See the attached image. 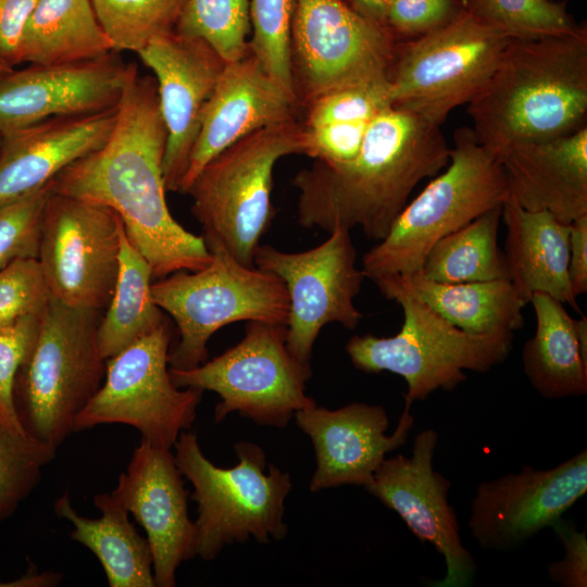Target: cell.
<instances>
[{
  "instance_id": "1",
  "label": "cell",
  "mask_w": 587,
  "mask_h": 587,
  "mask_svg": "<svg viewBox=\"0 0 587 587\" xmlns=\"http://www.w3.org/2000/svg\"><path fill=\"white\" fill-rule=\"evenodd\" d=\"M166 138L155 79L139 75L132 63L109 139L50 183L52 192L113 210L130 243L149 263L153 279L197 271L212 259L203 237L185 229L168 210L163 175Z\"/></svg>"
},
{
  "instance_id": "2",
  "label": "cell",
  "mask_w": 587,
  "mask_h": 587,
  "mask_svg": "<svg viewBox=\"0 0 587 587\" xmlns=\"http://www.w3.org/2000/svg\"><path fill=\"white\" fill-rule=\"evenodd\" d=\"M449 154L440 126L388 107L371 123L352 160L339 164L314 160L295 175L299 223L327 232L360 227L367 238L379 241L415 186L445 168Z\"/></svg>"
},
{
  "instance_id": "3",
  "label": "cell",
  "mask_w": 587,
  "mask_h": 587,
  "mask_svg": "<svg viewBox=\"0 0 587 587\" xmlns=\"http://www.w3.org/2000/svg\"><path fill=\"white\" fill-rule=\"evenodd\" d=\"M467 113L477 140L495 154L587 126L586 26L571 35L511 39Z\"/></svg>"
},
{
  "instance_id": "4",
  "label": "cell",
  "mask_w": 587,
  "mask_h": 587,
  "mask_svg": "<svg viewBox=\"0 0 587 587\" xmlns=\"http://www.w3.org/2000/svg\"><path fill=\"white\" fill-rule=\"evenodd\" d=\"M374 283L402 308V326L389 337L355 335L346 352L364 373L390 372L403 377L404 405L423 401L438 389L452 391L466 380L465 371L485 373L508 358L514 333H466L422 302L398 276Z\"/></svg>"
},
{
  "instance_id": "5",
  "label": "cell",
  "mask_w": 587,
  "mask_h": 587,
  "mask_svg": "<svg viewBox=\"0 0 587 587\" xmlns=\"http://www.w3.org/2000/svg\"><path fill=\"white\" fill-rule=\"evenodd\" d=\"M102 313L52 298L40 313L13 389L20 423L34 438L58 448L102 385L107 364L98 344Z\"/></svg>"
},
{
  "instance_id": "6",
  "label": "cell",
  "mask_w": 587,
  "mask_h": 587,
  "mask_svg": "<svg viewBox=\"0 0 587 587\" xmlns=\"http://www.w3.org/2000/svg\"><path fill=\"white\" fill-rule=\"evenodd\" d=\"M448 166L410 202L386 236L362 258L361 270L373 282L420 272L429 248L508 197L497 154L483 146L473 128L453 135Z\"/></svg>"
},
{
  "instance_id": "7",
  "label": "cell",
  "mask_w": 587,
  "mask_h": 587,
  "mask_svg": "<svg viewBox=\"0 0 587 587\" xmlns=\"http://www.w3.org/2000/svg\"><path fill=\"white\" fill-rule=\"evenodd\" d=\"M211 262L152 283L155 304L175 322L179 339L170 348L168 366L196 367L208 359V342L223 326L258 321L286 326L289 296L275 274L241 264L215 237L201 235Z\"/></svg>"
},
{
  "instance_id": "8",
  "label": "cell",
  "mask_w": 587,
  "mask_h": 587,
  "mask_svg": "<svg viewBox=\"0 0 587 587\" xmlns=\"http://www.w3.org/2000/svg\"><path fill=\"white\" fill-rule=\"evenodd\" d=\"M176 464L192 486L197 503V557L210 561L234 542L282 540L285 499L291 490L290 475L270 464L261 447L237 442L235 466L214 465L202 452L196 434L184 430L174 445Z\"/></svg>"
},
{
  "instance_id": "9",
  "label": "cell",
  "mask_w": 587,
  "mask_h": 587,
  "mask_svg": "<svg viewBox=\"0 0 587 587\" xmlns=\"http://www.w3.org/2000/svg\"><path fill=\"white\" fill-rule=\"evenodd\" d=\"M290 154H304L303 125L296 118L236 141L211 159L186 191L202 235L217 238L246 266H254V253L274 216V166Z\"/></svg>"
},
{
  "instance_id": "10",
  "label": "cell",
  "mask_w": 587,
  "mask_h": 587,
  "mask_svg": "<svg viewBox=\"0 0 587 587\" xmlns=\"http://www.w3.org/2000/svg\"><path fill=\"white\" fill-rule=\"evenodd\" d=\"M510 41L466 9L430 34L399 41L388 77L391 107L440 126L482 89Z\"/></svg>"
},
{
  "instance_id": "11",
  "label": "cell",
  "mask_w": 587,
  "mask_h": 587,
  "mask_svg": "<svg viewBox=\"0 0 587 587\" xmlns=\"http://www.w3.org/2000/svg\"><path fill=\"white\" fill-rule=\"evenodd\" d=\"M168 371L179 388L220 396L217 423L237 412L259 425L284 428L297 411L316 404L305 394L312 369L290 353L283 325L249 321L243 338L218 357L189 370Z\"/></svg>"
},
{
  "instance_id": "12",
  "label": "cell",
  "mask_w": 587,
  "mask_h": 587,
  "mask_svg": "<svg viewBox=\"0 0 587 587\" xmlns=\"http://www.w3.org/2000/svg\"><path fill=\"white\" fill-rule=\"evenodd\" d=\"M167 322L107 360L102 385L73 424V432L103 424L136 428L149 444L173 449L197 416L202 390L179 388L168 371Z\"/></svg>"
},
{
  "instance_id": "13",
  "label": "cell",
  "mask_w": 587,
  "mask_h": 587,
  "mask_svg": "<svg viewBox=\"0 0 587 587\" xmlns=\"http://www.w3.org/2000/svg\"><path fill=\"white\" fill-rule=\"evenodd\" d=\"M399 41L346 0H296L291 71L298 101L388 79Z\"/></svg>"
},
{
  "instance_id": "14",
  "label": "cell",
  "mask_w": 587,
  "mask_h": 587,
  "mask_svg": "<svg viewBox=\"0 0 587 587\" xmlns=\"http://www.w3.org/2000/svg\"><path fill=\"white\" fill-rule=\"evenodd\" d=\"M122 228L110 208L50 190L37 260L51 298L104 311L118 275Z\"/></svg>"
},
{
  "instance_id": "15",
  "label": "cell",
  "mask_w": 587,
  "mask_h": 587,
  "mask_svg": "<svg viewBox=\"0 0 587 587\" xmlns=\"http://www.w3.org/2000/svg\"><path fill=\"white\" fill-rule=\"evenodd\" d=\"M253 263L286 286L290 304L286 344L302 365L311 367L314 342L326 324L354 329L362 320L354 298L365 276L357 266L350 229L336 227L324 242L301 252L259 246Z\"/></svg>"
},
{
  "instance_id": "16",
  "label": "cell",
  "mask_w": 587,
  "mask_h": 587,
  "mask_svg": "<svg viewBox=\"0 0 587 587\" xmlns=\"http://www.w3.org/2000/svg\"><path fill=\"white\" fill-rule=\"evenodd\" d=\"M438 438L433 428L417 433L412 454L385 458L364 488L395 511L419 540L432 544L442 555L446 574L432 586L466 587L477 564L462 542L457 513L448 501L451 483L433 465Z\"/></svg>"
},
{
  "instance_id": "17",
  "label": "cell",
  "mask_w": 587,
  "mask_h": 587,
  "mask_svg": "<svg viewBox=\"0 0 587 587\" xmlns=\"http://www.w3.org/2000/svg\"><path fill=\"white\" fill-rule=\"evenodd\" d=\"M586 492V449L551 469L524 465L476 486L467 529L484 550L514 549L551 527Z\"/></svg>"
},
{
  "instance_id": "18",
  "label": "cell",
  "mask_w": 587,
  "mask_h": 587,
  "mask_svg": "<svg viewBox=\"0 0 587 587\" xmlns=\"http://www.w3.org/2000/svg\"><path fill=\"white\" fill-rule=\"evenodd\" d=\"M116 53L70 64H30L1 76L0 135L53 117L116 109L132 68Z\"/></svg>"
},
{
  "instance_id": "19",
  "label": "cell",
  "mask_w": 587,
  "mask_h": 587,
  "mask_svg": "<svg viewBox=\"0 0 587 587\" xmlns=\"http://www.w3.org/2000/svg\"><path fill=\"white\" fill-rule=\"evenodd\" d=\"M111 495L146 532L155 587H174L179 565L197 557V532L172 449L141 439Z\"/></svg>"
},
{
  "instance_id": "20",
  "label": "cell",
  "mask_w": 587,
  "mask_h": 587,
  "mask_svg": "<svg viewBox=\"0 0 587 587\" xmlns=\"http://www.w3.org/2000/svg\"><path fill=\"white\" fill-rule=\"evenodd\" d=\"M154 75L167 138L163 175L167 191H179L197 140L203 109L226 62L204 40L174 30L137 52Z\"/></svg>"
},
{
  "instance_id": "21",
  "label": "cell",
  "mask_w": 587,
  "mask_h": 587,
  "mask_svg": "<svg viewBox=\"0 0 587 587\" xmlns=\"http://www.w3.org/2000/svg\"><path fill=\"white\" fill-rule=\"evenodd\" d=\"M410 409L404 405L390 436L383 405L351 402L330 410L315 404L297 411L296 424L310 437L315 451L310 490L370 484L386 454L405 444L414 423Z\"/></svg>"
},
{
  "instance_id": "22",
  "label": "cell",
  "mask_w": 587,
  "mask_h": 587,
  "mask_svg": "<svg viewBox=\"0 0 587 587\" xmlns=\"http://www.w3.org/2000/svg\"><path fill=\"white\" fill-rule=\"evenodd\" d=\"M298 100L248 53L226 63L207 101L179 191L186 193L204 165L226 148L264 127L295 118Z\"/></svg>"
},
{
  "instance_id": "23",
  "label": "cell",
  "mask_w": 587,
  "mask_h": 587,
  "mask_svg": "<svg viewBox=\"0 0 587 587\" xmlns=\"http://www.w3.org/2000/svg\"><path fill=\"white\" fill-rule=\"evenodd\" d=\"M117 108L91 115L53 117L2 136L0 205L29 195L109 139Z\"/></svg>"
},
{
  "instance_id": "24",
  "label": "cell",
  "mask_w": 587,
  "mask_h": 587,
  "mask_svg": "<svg viewBox=\"0 0 587 587\" xmlns=\"http://www.w3.org/2000/svg\"><path fill=\"white\" fill-rule=\"evenodd\" d=\"M498 158L508 197L571 224L587 215V126L566 136L512 145Z\"/></svg>"
},
{
  "instance_id": "25",
  "label": "cell",
  "mask_w": 587,
  "mask_h": 587,
  "mask_svg": "<svg viewBox=\"0 0 587 587\" xmlns=\"http://www.w3.org/2000/svg\"><path fill=\"white\" fill-rule=\"evenodd\" d=\"M501 218L510 282L525 303L542 292L578 311L567 273L571 224L547 211H528L510 197L502 202Z\"/></svg>"
},
{
  "instance_id": "26",
  "label": "cell",
  "mask_w": 587,
  "mask_h": 587,
  "mask_svg": "<svg viewBox=\"0 0 587 587\" xmlns=\"http://www.w3.org/2000/svg\"><path fill=\"white\" fill-rule=\"evenodd\" d=\"M536 330L522 351L523 371L546 399L587 392V317H572L565 304L547 294L532 296Z\"/></svg>"
},
{
  "instance_id": "27",
  "label": "cell",
  "mask_w": 587,
  "mask_h": 587,
  "mask_svg": "<svg viewBox=\"0 0 587 587\" xmlns=\"http://www.w3.org/2000/svg\"><path fill=\"white\" fill-rule=\"evenodd\" d=\"M99 519L80 515L67 491L54 501L55 515L72 525L71 538L100 562L110 587H155L152 553L147 538L129 521V513L110 494H98Z\"/></svg>"
},
{
  "instance_id": "28",
  "label": "cell",
  "mask_w": 587,
  "mask_h": 587,
  "mask_svg": "<svg viewBox=\"0 0 587 587\" xmlns=\"http://www.w3.org/2000/svg\"><path fill=\"white\" fill-rule=\"evenodd\" d=\"M398 277L422 302L466 333H514L524 325L526 303L509 279L449 284L420 272Z\"/></svg>"
},
{
  "instance_id": "29",
  "label": "cell",
  "mask_w": 587,
  "mask_h": 587,
  "mask_svg": "<svg viewBox=\"0 0 587 587\" xmlns=\"http://www.w3.org/2000/svg\"><path fill=\"white\" fill-rule=\"evenodd\" d=\"M114 51L91 0H38L22 39V63L59 65Z\"/></svg>"
},
{
  "instance_id": "30",
  "label": "cell",
  "mask_w": 587,
  "mask_h": 587,
  "mask_svg": "<svg viewBox=\"0 0 587 587\" xmlns=\"http://www.w3.org/2000/svg\"><path fill=\"white\" fill-rule=\"evenodd\" d=\"M152 280L149 263L130 243L123 226L117 279L98 326L99 349L105 360L166 322L152 298Z\"/></svg>"
},
{
  "instance_id": "31",
  "label": "cell",
  "mask_w": 587,
  "mask_h": 587,
  "mask_svg": "<svg viewBox=\"0 0 587 587\" xmlns=\"http://www.w3.org/2000/svg\"><path fill=\"white\" fill-rule=\"evenodd\" d=\"M502 203L438 239L426 253L420 273L438 283L509 279L498 245Z\"/></svg>"
},
{
  "instance_id": "32",
  "label": "cell",
  "mask_w": 587,
  "mask_h": 587,
  "mask_svg": "<svg viewBox=\"0 0 587 587\" xmlns=\"http://www.w3.org/2000/svg\"><path fill=\"white\" fill-rule=\"evenodd\" d=\"M249 0H187L174 32L209 43L230 63L249 51Z\"/></svg>"
},
{
  "instance_id": "33",
  "label": "cell",
  "mask_w": 587,
  "mask_h": 587,
  "mask_svg": "<svg viewBox=\"0 0 587 587\" xmlns=\"http://www.w3.org/2000/svg\"><path fill=\"white\" fill-rule=\"evenodd\" d=\"M187 0H91L114 51L138 52L175 29Z\"/></svg>"
},
{
  "instance_id": "34",
  "label": "cell",
  "mask_w": 587,
  "mask_h": 587,
  "mask_svg": "<svg viewBox=\"0 0 587 587\" xmlns=\"http://www.w3.org/2000/svg\"><path fill=\"white\" fill-rule=\"evenodd\" d=\"M465 9L511 39L529 40L578 33L565 0H467Z\"/></svg>"
},
{
  "instance_id": "35",
  "label": "cell",
  "mask_w": 587,
  "mask_h": 587,
  "mask_svg": "<svg viewBox=\"0 0 587 587\" xmlns=\"http://www.w3.org/2000/svg\"><path fill=\"white\" fill-rule=\"evenodd\" d=\"M57 450L0 424V522L12 516L36 488Z\"/></svg>"
},
{
  "instance_id": "36",
  "label": "cell",
  "mask_w": 587,
  "mask_h": 587,
  "mask_svg": "<svg viewBox=\"0 0 587 587\" xmlns=\"http://www.w3.org/2000/svg\"><path fill=\"white\" fill-rule=\"evenodd\" d=\"M295 9L296 0H250L249 51L265 73L297 99L290 50Z\"/></svg>"
},
{
  "instance_id": "37",
  "label": "cell",
  "mask_w": 587,
  "mask_h": 587,
  "mask_svg": "<svg viewBox=\"0 0 587 587\" xmlns=\"http://www.w3.org/2000/svg\"><path fill=\"white\" fill-rule=\"evenodd\" d=\"M307 127L337 123H372L388 107V79L350 85L328 91L308 103Z\"/></svg>"
},
{
  "instance_id": "38",
  "label": "cell",
  "mask_w": 587,
  "mask_h": 587,
  "mask_svg": "<svg viewBox=\"0 0 587 587\" xmlns=\"http://www.w3.org/2000/svg\"><path fill=\"white\" fill-rule=\"evenodd\" d=\"M50 184L0 205V268L23 258H37L42 210Z\"/></svg>"
},
{
  "instance_id": "39",
  "label": "cell",
  "mask_w": 587,
  "mask_h": 587,
  "mask_svg": "<svg viewBox=\"0 0 587 587\" xmlns=\"http://www.w3.org/2000/svg\"><path fill=\"white\" fill-rule=\"evenodd\" d=\"M49 292L37 258H23L0 268V326L39 315Z\"/></svg>"
},
{
  "instance_id": "40",
  "label": "cell",
  "mask_w": 587,
  "mask_h": 587,
  "mask_svg": "<svg viewBox=\"0 0 587 587\" xmlns=\"http://www.w3.org/2000/svg\"><path fill=\"white\" fill-rule=\"evenodd\" d=\"M39 315L0 326V424L16 432L25 430L15 410L14 382L36 337Z\"/></svg>"
},
{
  "instance_id": "41",
  "label": "cell",
  "mask_w": 587,
  "mask_h": 587,
  "mask_svg": "<svg viewBox=\"0 0 587 587\" xmlns=\"http://www.w3.org/2000/svg\"><path fill=\"white\" fill-rule=\"evenodd\" d=\"M464 10L460 0H390L384 26L397 41L412 40L446 26Z\"/></svg>"
},
{
  "instance_id": "42",
  "label": "cell",
  "mask_w": 587,
  "mask_h": 587,
  "mask_svg": "<svg viewBox=\"0 0 587 587\" xmlns=\"http://www.w3.org/2000/svg\"><path fill=\"white\" fill-rule=\"evenodd\" d=\"M370 125L366 122L303 125L304 155L332 164L348 162L359 152Z\"/></svg>"
},
{
  "instance_id": "43",
  "label": "cell",
  "mask_w": 587,
  "mask_h": 587,
  "mask_svg": "<svg viewBox=\"0 0 587 587\" xmlns=\"http://www.w3.org/2000/svg\"><path fill=\"white\" fill-rule=\"evenodd\" d=\"M562 542L565 554L562 560L549 563L548 576L562 587L587 586V537L573 523L559 519L552 526Z\"/></svg>"
},
{
  "instance_id": "44",
  "label": "cell",
  "mask_w": 587,
  "mask_h": 587,
  "mask_svg": "<svg viewBox=\"0 0 587 587\" xmlns=\"http://www.w3.org/2000/svg\"><path fill=\"white\" fill-rule=\"evenodd\" d=\"M38 0H0V58L11 66L22 63V39Z\"/></svg>"
},
{
  "instance_id": "45",
  "label": "cell",
  "mask_w": 587,
  "mask_h": 587,
  "mask_svg": "<svg viewBox=\"0 0 587 587\" xmlns=\"http://www.w3.org/2000/svg\"><path fill=\"white\" fill-rule=\"evenodd\" d=\"M569 280L573 296L587 292V215L571 223Z\"/></svg>"
},
{
  "instance_id": "46",
  "label": "cell",
  "mask_w": 587,
  "mask_h": 587,
  "mask_svg": "<svg viewBox=\"0 0 587 587\" xmlns=\"http://www.w3.org/2000/svg\"><path fill=\"white\" fill-rule=\"evenodd\" d=\"M63 575L55 572H36L29 569L12 580H0V587H53L60 584Z\"/></svg>"
},
{
  "instance_id": "47",
  "label": "cell",
  "mask_w": 587,
  "mask_h": 587,
  "mask_svg": "<svg viewBox=\"0 0 587 587\" xmlns=\"http://www.w3.org/2000/svg\"><path fill=\"white\" fill-rule=\"evenodd\" d=\"M355 11L384 25L387 7L390 0H346Z\"/></svg>"
},
{
  "instance_id": "48",
  "label": "cell",
  "mask_w": 587,
  "mask_h": 587,
  "mask_svg": "<svg viewBox=\"0 0 587 587\" xmlns=\"http://www.w3.org/2000/svg\"><path fill=\"white\" fill-rule=\"evenodd\" d=\"M12 66L0 58V77L11 72Z\"/></svg>"
},
{
  "instance_id": "49",
  "label": "cell",
  "mask_w": 587,
  "mask_h": 587,
  "mask_svg": "<svg viewBox=\"0 0 587 587\" xmlns=\"http://www.w3.org/2000/svg\"><path fill=\"white\" fill-rule=\"evenodd\" d=\"M460 1H462V2L464 3V5H465V3H466L467 0H460Z\"/></svg>"
},
{
  "instance_id": "50",
  "label": "cell",
  "mask_w": 587,
  "mask_h": 587,
  "mask_svg": "<svg viewBox=\"0 0 587 587\" xmlns=\"http://www.w3.org/2000/svg\"><path fill=\"white\" fill-rule=\"evenodd\" d=\"M1 141H2V136L0 135V146H1Z\"/></svg>"
}]
</instances>
